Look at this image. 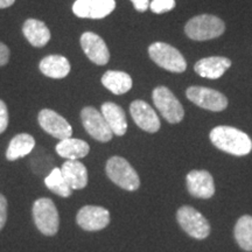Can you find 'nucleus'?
<instances>
[{"label":"nucleus","instance_id":"obj_1","mask_svg":"<svg viewBox=\"0 0 252 252\" xmlns=\"http://www.w3.org/2000/svg\"><path fill=\"white\" fill-rule=\"evenodd\" d=\"M214 146L236 157L247 156L252 151V140L245 132L231 126H216L210 131Z\"/></svg>","mask_w":252,"mask_h":252},{"label":"nucleus","instance_id":"obj_2","mask_svg":"<svg viewBox=\"0 0 252 252\" xmlns=\"http://www.w3.org/2000/svg\"><path fill=\"white\" fill-rule=\"evenodd\" d=\"M224 32V21L212 14H200L193 17L185 26L186 35L194 41L216 39L222 35Z\"/></svg>","mask_w":252,"mask_h":252},{"label":"nucleus","instance_id":"obj_3","mask_svg":"<svg viewBox=\"0 0 252 252\" xmlns=\"http://www.w3.org/2000/svg\"><path fill=\"white\" fill-rule=\"evenodd\" d=\"M105 171L110 180L125 190L133 191L140 187L139 175L124 158H110L106 162Z\"/></svg>","mask_w":252,"mask_h":252},{"label":"nucleus","instance_id":"obj_4","mask_svg":"<svg viewBox=\"0 0 252 252\" xmlns=\"http://www.w3.org/2000/svg\"><path fill=\"white\" fill-rule=\"evenodd\" d=\"M149 55L157 65L167 71L180 74L187 69V62H186L184 55L168 43H152L149 47Z\"/></svg>","mask_w":252,"mask_h":252},{"label":"nucleus","instance_id":"obj_5","mask_svg":"<svg viewBox=\"0 0 252 252\" xmlns=\"http://www.w3.org/2000/svg\"><path fill=\"white\" fill-rule=\"evenodd\" d=\"M33 219L41 234L54 236L58 234L60 216L54 202L50 198L41 197L33 204Z\"/></svg>","mask_w":252,"mask_h":252},{"label":"nucleus","instance_id":"obj_6","mask_svg":"<svg viewBox=\"0 0 252 252\" xmlns=\"http://www.w3.org/2000/svg\"><path fill=\"white\" fill-rule=\"evenodd\" d=\"M152 99L161 116L171 124H178L185 117V110L174 94L167 87H158L153 90Z\"/></svg>","mask_w":252,"mask_h":252},{"label":"nucleus","instance_id":"obj_7","mask_svg":"<svg viewBox=\"0 0 252 252\" xmlns=\"http://www.w3.org/2000/svg\"><path fill=\"white\" fill-rule=\"evenodd\" d=\"M179 224L191 237L204 239L210 234V225L206 217L193 207L184 206L176 213Z\"/></svg>","mask_w":252,"mask_h":252},{"label":"nucleus","instance_id":"obj_8","mask_svg":"<svg viewBox=\"0 0 252 252\" xmlns=\"http://www.w3.org/2000/svg\"><path fill=\"white\" fill-rule=\"evenodd\" d=\"M187 98L200 108L220 112L228 106V98L220 91L206 87H189L186 91Z\"/></svg>","mask_w":252,"mask_h":252},{"label":"nucleus","instance_id":"obj_9","mask_svg":"<svg viewBox=\"0 0 252 252\" xmlns=\"http://www.w3.org/2000/svg\"><path fill=\"white\" fill-rule=\"evenodd\" d=\"M81 119L86 131L94 139L100 143H108L112 139V131L110 128L102 112L96 110L93 106H86L81 111Z\"/></svg>","mask_w":252,"mask_h":252},{"label":"nucleus","instance_id":"obj_10","mask_svg":"<svg viewBox=\"0 0 252 252\" xmlns=\"http://www.w3.org/2000/svg\"><path fill=\"white\" fill-rule=\"evenodd\" d=\"M37 121L43 131L56 138V139L63 140L70 138L72 134V127L69 123L55 112L54 110L43 109L39 112Z\"/></svg>","mask_w":252,"mask_h":252},{"label":"nucleus","instance_id":"obj_11","mask_svg":"<svg viewBox=\"0 0 252 252\" xmlns=\"http://www.w3.org/2000/svg\"><path fill=\"white\" fill-rule=\"evenodd\" d=\"M115 8V0H76L72 5L74 14L84 19H103L111 14Z\"/></svg>","mask_w":252,"mask_h":252},{"label":"nucleus","instance_id":"obj_12","mask_svg":"<svg viewBox=\"0 0 252 252\" xmlns=\"http://www.w3.org/2000/svg\"><path fill=\"white\" fill-rule=\"evenodd\" d=\"M76 222L87 231H98L109 225L110 213L103 207L86 206L77 213Z\"/></svg>","mask_w":252,"mask_h":252},{"label":"nucleus","instance_id":"obj_13","mask_svg":"<svg viewBox=\"0 0 252 252\" xmlns=\"http://www.w3.org/2000/svg\"><path fill=\"white\" fill-rule=\"evenodd\" d=\"M81 47L88 59L97 65H105L110 60V50L99 35L93 32H86L81 35Z\"/></svg>","mask_w":252,"mask_h":252},{"label":"nucleus","instance_id":"obj_14","mask_svg":"<svg viewBox=\"0 0 252 252\" xmlns=\"http://www.w3.org/2000/svg\"><path fill=\"white\" fill-rule=\"evenodd\" d=\"M130 113L135 124L139 126L141 130L149 133H156L157 131H159L161 126L159 117L152 106L145 100H133L130 105Z\"/></svg>","mask_w":252,"mask_h":252},{"label":"nucleus","instance_id":"obj_15","mask_svg":"<svg viewBox=\"0 0 252 252\" xmlns=\"http://www.w3.org/2000/svg\"><path fill=\"white\" fill-rule=\"evenodd\" d=\"M187 189L189 194L198 198H210L215 194V184L212 174L207 171L189 172L187 178Z\"/></svg>","mask_w":252,"mask_h":252},{"label":"nucleus","instance_id":"obj_16","mask_svg":"<svg viewBox=\"0 0 252 252\" xmlns=\"http://www.w3.org/2000/svg\"><path fill=\"white\" fill-rule=\"evenodd\" d=\"M231 64V60L224 56H209L198 60L194 64V70L201 77L217 80L225 74Z\"/></svg>","mask_w":252,"mask_h":252},{"label":"nucleus","instance_id":"obj_17","mask_svg":"<svg viewBox=\"0 0 252 252\" xmlns=\"http://www.w3.org/2000/svg\"><path fill=\"white\" fill-rule=\"evenodd\" d=\"M102 115L105 118L112 133L122 137L127 131V121H126V115L118 104L112 102H105L102 104Z\"/></svg>","mask_w":252,"mask_h":252},{"label":"nucleus","instance_id":"obj_18","mask_svg":"<svg viewBox=\"0 0 252 252\" xmlns=\"http://www.w3.org/2000/svg\"><path fill=\"white\" fill-rule=\"evenodd\" d=\"M40 71L50 78H64L70 72V62L62 55H48L41 60L39 64Z\"/></svg>","mask_w":252,"mask_h":252},{"label":"nucleus","instance_id":"obj_19","mask_svg":"<svg viewBox=\"0 0 252 252\" xmlns=\"http://www.w3.org/2000/svg\"><path fill=\"white\" fill-rule=\"evenodd\" d=\"M23 33L33 47H43L49 42L50 31L43 21L37 19H27L24 23Z\"/></svg>","mask_w":252,"mask_h":252},{"label":"nucleus","instance_id":"obj_20","mask_svg":"<svg viewBox=\"0 0 252 252\" xmlns=\"http://www.w3.org/2000/svg\"><path fill=\"white\" fill-rule=\"evenodd\" d=\"M61 172L71 189H83L87 187V167L78 160H67L62 165Z\"/></svg>","mask_w":252,"mask_h":252},{"label":"nucleus","instance_id":"obj_21","mask_svg":"<svg viewBox=\"0 0 252 252\" xmlns=\"http://www.w3.org/2000/svg\"><path fill=\"white\" fill-rule=\"evenodd\" d=\"M102 84L115 94H124L132 89L133 82L127 72L108 70L103 74Z\"/></svg>","mask_w":252,"mask_h":252},{"label":"nucleus","instance_id":"obj_22","mask_svg":"<svg viewBox=\"0 0 252 252\" xmlns=\"http://www.w3.org/2000/svg\"><path fill=\"white\" fill-rule=\"evenodd\" d=\"M55 150L56 153L64 159L77 160L89 154L90 146L84 140L70 137L60 141L55 146Z\"/></svg>","mask_w":252,"mask_h":252},{"label":"nucleus","instance_id":"obj_23","mask_svg":"<svg viewBox=\"0 0 252 252\" xmlns=\"http://www.w3.org/2000/svg\"><path fill=\"white\" fill-rule=\"evenodd\" d=\"M35 147V140L28 133H20L12 138L7 150H6V159L9 161L20 159L30 154Z\"/></svg>","mask_w":252,"mask_h":252},{"label":"nucleus","instance_id":"obj_24","mask_svg":"<svg viewBox=\"0 0 252 252\" xmlns=\"http://www.w3.org/2000/svg\"><path fill=\"white\" fill-rule=\"evenodd\" d=\"M234 235L244 251H252V216L244 215L237 220Z\"/></svg>","mask_w":252,"mask_h":252},{"label":"nucleus","instance_id":"obj_25","mask_svg":"<svg viewBox=\"0 0 252 252\" xmlns=\"http://www.w3.org/2000/svg\"><path fill=\"white\" fill-rule=\"evenodd\" d=\"M45 184L50 191L59 195L61 197H69L71 195L72 189L67 184L64 176H63L61 168L55 167L50 174L45 179Z\"/></svg>","mask_w":252,"mask_h":252},{"label":"nucleus","instance_id":"obj_26","mask_svg":"<svg viewBox=\"0 0 252 252\" xmlns=\"http://www.w3.org/2000/svg\"><path fill=\"white\" fill-rule=\"evenodd\" d=\"M175 0H152L150 4V8L153 13L162 14L172 11L175 7Z\"/></svg>","mask_w":252,"mask_h":252},{"label":"nucleus","instance_id":"obj_27","mask_svg":"<svg viewBox=\"0 0 252 252\" xmlns=\"http://www.w3.org/2000/svg\"><path fill=\"white\" fill-rule=\"evenodd\" d=\"M8 126V110L4 100L0 99V134L5 132Z\"/></svg>","mask_w":252,"mask_h":252},{"label":"nucleus","instance_id":"obj_28","mask_svg":"<svg viewBox=\"0 0 252 252\" xmlns=\"http://www.w3.org/2000/svg\"><path fill=\"white\" fill-rule=\"evenodd\" d=\"M7 220V200L2 194H0V230L4 228Z\"/></svg>","mask_w":252,"mask_h":252},{"label":"nucleus","instance_id":"obj_29","mask_svg":"<svg viewBox=\"0 0 252 252\" xmlns=\"http://www.w3.org/2000/svg\"><path fill=\"white\" fill-rule=\"evenodd\" d=\"M9 60V49L5 43L0 42V67L7 64Z\"/></svg>","mask_w":252,"mask_h":252},{"label":"nucleus","instance_id":"obj_30","mask_svg":"<svg viewBox=\"0 0 252 252\" xmlns=\"http://www.w3.org/2000/svg\"><path fill=\"white\" fill-rule=\"evenodd\" d=\"M138 12H146L150 7V0H131Z\"/></svg>","mask_w":252,"mask_h":252},{"label":"nucleus","instance_id":"obj_31","mask_svg":"<svg viewBox=\"0 0 252 252\" xmlns=\"http://www.w3.org/2000/svg\"><path fill=\"white\" fill-rule=\"evenodd\" d=\"M15 2V0H0V9L1 8H7L9 6H12Z\"/></svg>","mask_w":252,"mask_h":252}]
</instances>
